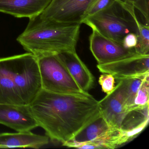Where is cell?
Here are the masks:
<instances>
[{
    "label": "cell",
    "mask_w": 149,
    "mask_h": 149,
    "mask_svg": "<svg viewBox=\"0 0 149 149\" xmlns=\"http://www.w3.org/2000/svg\"><path fill=\"white\" fill-rule=\"evenodd\" d=\"M29 106L39 127L52 141L62 144L100 114L98 101L89 94H59L42 89Z\"/></svg>",
    "instance_id": "1"
},
{
    "label": "cell",
    "mask_w": 149,
    "mask_h": 149,
    "mask_svg": "<svg viewBox=\"0 0 149 149\" xmlns=\"http://www.w3.org/2000/svg\"><path fill=\"white\" fill-rule=\"evenodd\" d=\"M42 89L35 56L28 52L0 58V103L30 105Z\"/></svg>",
    "instance_id": "2"
},
{
    "label": "cell",
    "mask_w": 149,
    "mask_h": 149,
    "mask_svg": "<svg viewBox=\"0 0 149 149\" xmlns=\"http://www.w3.org/2000/svg\"><path fill=\"white\" fill-rule=\"evenodd\" d=\"M80 24H63L49 20L40 15L29 19L17 40L28 53L36 56L76 51Z\"/></svg>",
    "instance_id": "3"
},
{
    "label": "cell",
    "mask_w": 149,
    "mask_h": 149,
    "mask_svg": "<svg viewBox=\"0 0 149 149\" xmlns=\"http://www.w3.org/2000/svg\"><path fill=\"white\" fill-rule=\"evenodd\" d=\"M138 21L133 5L116 0L105 9L84 19L82 24L122 44L124 38L128 34L134 33L138 35Z\"/></svg>",
    "instance_id": "4"
},
{
    "label": "cell",
    "mask_w": 149,
    "mask_h": 149,
    "mask_svg": "<svg viewBox=\"0 0 149 149\" xmlns=\"http://www.w3.org/2000/svg\"><path fill=\"white\" fill-rule=\"evenodd\" d=\"M36 57L42 89L59 94H89L80 88L58 54H47Z\"/></svg>",
    "instance_id": "5"
},
{
    "label": "cell",
    "mask_w": 149,
    "mask_h": 149,
    "mask_svg": "<svg viewBox=\"0 0 149 149\" xmlns=\"http://www.w3.org/2000/svg\"><path fill=\"white\" fill-rule=\"evenodd\" d=\"M92 0H52L40 14L49 20L63 24H82Z\"/></svg>",
    "instance_id": "6"
},
{
    "label": "cell",
    "mask_w": 149,
    "mask_h": 149,
    "mask_svg": "<svg viewBox=\"0 0 149 149\" xmlns=\"http://www.w3.org/2000/svg\"><path fill=\"white\" fill-rule=\"evenodd\" d=\"M90 49L98 64H105L139 55L135 49L125 48L92 29L89 37Z\"/></svg>",
    "instance_id": "7"
},
{
    "label": "cell",
    "mask_w": 149,
    "mask_h": 149,
    "mask_svg": "<svg viewBox=\"0 0 149 149\" xmlns=\"http://www.w3.org/2000/svg\"><path fill=\"white\" fill-rule=\"evenodd\" d=\"M100 72L120 81L149 74V55H139L105 64H97Z\"/></svg>",
    "instance_id": "8"
},
{
    "label": "cell",
    "mask_w": 149,
    "mask_h": 149,
    "mask_svg": "<svg viewBox=\"0 0 149 149\" xmlns=\"http://www.w3.org/2000/svg\"><path fill=\"white\" fill-rule=\"evenodd\" d=\"M125 80L119 81L113 91L98 101L100 114L113 128L121 129L127 114L124 109Z\"/></svg>",
    "instance_id": "9"
},
{
    "label": "cell",
    "mask_w": 149,
    "mask_h": 149,
    "mask_svg": "<svg viewBox=\"0 0 149 149\" xmlns=\"http://www.w3.org/2000/svg\"><path fill=\"white\" fill-rule=\"evenodd\" d=\"M0 124L17 132L39 127L29 105L0 103Z\"/></svg>",
    "instance_id": "10"
},
{
    "label": "cell",
    "mask_w": 149,
    "mask_h": 149,
    "mask_svg": "<svg viewBox=\"0 0 149 149\" xmlns=\"http://www.w3.org/2000/svg\"><path fill=\"white\" fill-rule=\"evenodd\" d=\"M52 0H0V13L30 19L41 14Z\"/></svg>",
    "instance_id": "11"
},
{
    "label": "cell",
    "mask_w": 149,
    "mask_h": 149,
    "mask_svg": "<svg viewBox=\"0 0 149 149\" xmlns=\"http://www.w3.org/2000/svg\"><path fill=\"white\" fill-rule=\"evenodd\" d=\"M57 54L80 88L88 93L93 87L94 77L76 52L67 51Z\"/></svg>",
    "instance_id": "12"
},
{
    "label": "cell",
    "mask_w": 149,
    "mask_h": 149,
    "mask_svg": "<svg viewBox=\"0 0 149 149\" xmlns=\"http://www.w3.org/2000/svg\"><path fill=\"white\" fill-rule=\"evenodd\" d=\"M46 135H38L31 131L18 132L16 133H0V148H32L38 149L49 142Z\"/></svg>",
    "instance_id": "13"
},
{
    "label": "cell",
    "mask_w": 149,
    "mask_h": 149,
    "mask_svg": "<svg viewBox=\"0 0 149 149\" xmlns=\"http://www.w3.org/2000/svg\"><path fill=\"white\" fill-rule=\"evenodd\" d=\"M113 127L111 126L100 114L81 130L72 139L62 144L69 147L76 148L81 144L104 136Z\"/></svg>",
    "instance_id": "14"
},
{
    "label": "cell",
    "mask_w": 149,
    "mask_h": 149,
    "mask_svg": "<svg viewBox=\"0 0 149 149\" xmlns=\"http://www.w3.org/2000/svg\"><path fill=\"white\" fill-rule=\"evenodd\" d=\"M145 76L125 79V88L124 91V109L126 113H129L130 111H132L134 106V101L136 94L142 81Z\"/></svg>",
    "instance_id": "15"
},
{
    "label": "cell",
    "mask_w": 149,
    "mask_h": 149,
    "mask_svg": "<svg viewBox=\"0 0 149 149\" xmlns=\"http://www.w3.org/2000/svg\"><path fill=\"white\" fill-rule=\"evenodd\" d=\"M149 75L146 76L137 92L132 111L149 107Z\"/></svg>",
    "instance_id": "16"
},
{
    "label": "cell",
    "mask_w": 149,
    "mask_h": 149,
    "mask_svg": "<svg viewBox=\"0 0 149 149\" xmlns=\"http://www.w3.org/2000/svg\"><path fill=\"white\" fill-rule=\"evenodd\" d=\"M138 34L137 44L135 50L137 54L142 55H149V26L142 24L139 20L137 23Z\"/></svg>",
    "instance_id": "17"
},
{
    "label": "cell",
    "mask_w": 149,
    "mask_h": 149,
    "mask_svg": "<svg viewBox=\"0 0 149 149\" xmlns=\"http://www.w3.org/2000/svg\"><path fill=\"white\" fill-rule=\"evenodd\" d=\"M116 1V0H92L85 13L83 20L87 17L92 16L100 11L105 9Z\"/></svg>",
    "instance_id": "18"
},
{
    "label": "cell",
    "mask_w": 149,
    "mask_h": 149,
    "mask_svg": "<svg viewBox=\"0 0 149 149\" xmlns=\"http://www.w3.org/2000/svg\"><path fill=\"white\" fill-rule=\"evenodd\" d=\"M121 2L133 5L138 10L145 21V25L149 26V0H119Z\"/></svg>",
    "instance_id": "19"
},
{
    "label": "cell",
    "mask_w": 149,
    "mask_h": 149,
    "mask_svg": "<svg viewBox=\"0 0 149 149\" xmlns=\"http://www.w3.org/2000/svg\"><path fill=\"white\" fill-rule=\"evenodd\" d=\"M98 82L102 87V91L107 95L111 93L115 89V79L111 74L103 73L101 75Z\"/></svg>",
    "instance_id": "20"
},
{
    "label": "cell",
    "mask_w": 149,
    "mask_h": 149,
    "mask_svg": "<svg viewBox=\"0 0 149 149\" xmlns=\"http://www.w3.org/2000/svg\"><path fill=\"white\" fill-rule=\"evenodd\" d=\"M137 35L134 33H130L125 36L122 44L125 48L134 49L137 44Z\"/></svg>",
    "instance_id": "21"
}]
</instances>
